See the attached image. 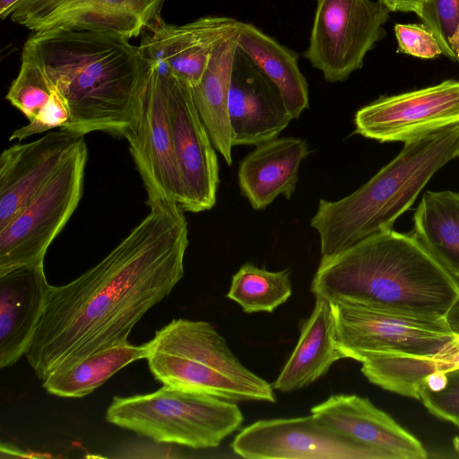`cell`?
Returning a JSON list of instances; mask_svg holds the SVG:
<instances>
[{"label":"cell","mask_w":459,"mask_h":459,"mask_svg":"<svg viewBox=\"0 0 459 459\" xmlns=\"http://www.w3.org/2000/svg\"><path fill=\"white\" fill-rule=\"evenodd\" d=\"M103 259L52 286L25 357L39 379L111 347L128 343L134 326L184 275L188 228L178 204L157 200Z\"/></svg>","instance_id":"cell-1"},{"label":"cell","mask_w":459,"mask_h":459,"mask_svg":"<svg viewBox=\"0 0 459 459\" xmlns=\"http://www.w3.org/2000/svg\"><path fill=\"white\" fill-rule=\"evenodd\" d=\"M29 39L68 102L71 118L61 130L125 139L134 133L152 68L131 39L112 30H53Z\"/></svg>","instance_id":"cell-2"},{"label":"cell","mask_w":459,"mask_h":459,"mask_svg":"<svg viewBox=\"0 0 459 459\" xmlns=\"http://www.w3.org/2000/svg\"><path fill=\"white\" fill-rule=\"evenodd\" d=\"M311 291L330 302L443 319L459 299V279L411 235L391 229L322 257Z\"/></svg>","instance_id":"cell-3"},{"label":"cell","mask_w":459,"mask_h":459,"mask_svg":"<svg viewBox=\"0 0 459 459\" xmlns=\"http://www.w3.org/2000/svg\"><path fill=\"white\" fill-rule=\"evenodd\" d=\"M459 157V125L407 141L400 153L367 183L337 200L320 199L310 221L322 257L391 230L432 176Z\"/></svg>","instance_id":"cell-4"},{"label":"cell","mask_w":459,"mask_h":459,"mask_svg":"<svg viewBox=\"0 0 459 459\" xmlns=\"http://www.w3.org/2000/svg\"><path fill=\"white\" fill-rule=\"evenodd\" d=\"M147 343L149 369L165 385L234 403L276 401L273 386L247 368L208 322L173 319Z\"/></svg>","instance_id":"cell-5"},{"label":"cell","mask_w":459,"mask_h":459,"mask_svg":"<svg viewBox=\"0 0 459 459\" xmlns=\"http://www.w3.org/2000/svg\"><path fill=\"white\" fill-rule=\"evenodd\" d=\"M105 419L154 442L195 449L220 446L244 420L234 402L165 385L149 394L113 397Z\"/></svg>","instance_id":"cell-6"},{"label":"cell","mask_w":459,"mask_h":459,"mask_svg":"<svg viewBox=\"0 0 459 459\" xmlns=\"http://www.w3.org/2000/svg\"><path fill=\"white\" fill-rule=\"evenodd\" d=\"M87 158L82 137L41 190L0 229V273L44 261L80 203Z\"/></svg>","instance_id":"cell-7"},{"label":"cell","mask_w":459,"mask_h":459,"mask_svg":"<svg viewBox=\"0 0 459 459\" xmlns=\"http://www.w3.org/2000/svg\"><path fill=\"white\" fill-rule=\"evenodd\" d=\"M331 304L336 344L345 359L362 362L379 354L430 355L455 335L446 318L411 316L350 301Z\"/></svg>","instance_id":"cell-8"},{"label":"cell","mask_w":459,"mask_h":459,"mask_svg":"<svg viewBox=\"0 0 459 459\" xmlns=\"http://www.w3.org/2000/svg\"><path fill=\"white\" fill-rule=\"evenodd\" d=\"M389 13L379 1L317 0L305 56L327 82L345 81L385 36Z\"/></svg>","instance_id":"cell-9"},{"label":"cell","mask_w":459,"mask_h":459,"mask_svg":"<svg viewBox=\"0 0 459 459\" xmlns=\"http://www.w3.org/2000/svg\"><path fill=\"white\" fill-rule=\"evenodd\" d=\"M248 459H388L382 452L354 441L315 415L257 420L231 443Z\"/></svg>","instance_id":"cell-10"},{"label":"cell","mask_w":459,"mask_h":459,"mask_svg":"<svg viewBox=\"0 0 459 459\" xmlns=\"http://www.w3.org/2000/svg\"><path fill=\"white\" fill-rule=\"evenodd\" d=\"M355 133L379 143L407 142L459 125V81L392 96L359 109Z\"/></svg>","instance_id":"cell-11"},{"label":"cell","mask_w":459,"mask_h":459,"mask_svg":"<svg viewBox=\"0 0 459 459\" xmlns=\"http://www.w3.org/2000/svg\"><path fill=\"white\" fill-rule=\"evenodd\" d=\"M150 63L141 120L126 141L147 194L146 204L165 200L180 206L184 190L169 115L166 76L155 63Z\"/></svg>","instance_id":"cell-12"},{"label":"cell","mask_w":459,"mask_h":459,"mask_svg":"<svg viewBox=\"0 0 459 459\" xmlns=\"http://www.w3.org/2000/svg\"><path fill=\"white\" fill-rule=\"evenodd\" d=\"M163 73L175 151L183 182L184 200L180 207L191 212L211 210L216 203L220 182L216 149L195 105L191 87L170 74Z\"/></svg>","instance_id":"cell-13"},{"label":"cell","mask_w":459,"mask_h":459,"mask_svg":"<svg viewBox=\"0 0 459 459\" xmlns=\"http://www.w3.org/2000/svg\"><path fill=\"white\" fill-rule=\"evenodd\" d=\"M165 0H20L10 18L34 33L53 30H112L138 37Z\"/></svg>","instance_id":"cell-14"},{"label":"cell","mask_w":459,"mask_h":459,"mask_svg":"<svg viewBox=\"0 0 459 459\" xmlns=\"http://www.w3.org/2000/svg\"><path fill=\"white\" fill-rule=\"evenodd\" d=\"M238 22L230 17L208 16L171 25L159 15L142 33L139 47L149 62L192 88L200 82L215 47Z\"/></svg>","instance_id":"cell-15"},{"label":"cell","mask_w":459,"mask_h":459,"mask_svg":"<svg viewBox=\"0 0 459 459\" xmlns=\"http://www.w3.org/2000/svg\"><path fill=\"white\" fill-rule=\"evenodd\" d=\"M232 145L278 137L292 117L277 86L237 47L228 99Z\"/></svg>","instance_id":"cell-16"},{"label":"cell","mask_w":459,"mask_h":459,"mask_svg":"<svg viewBox=\"0 0 459 459\" xmlns=\"http://www.w3.org/2000/svg\"><path fill=\"white\" fill-rule=\"evenodd\" d=\"M82 135L57 130L0 155V229L48 183Z\"/></svg>","instance_id":"cell-17"},{"label":"cell","mask_w":459,"mask_h":459,"mask_svg":"<svg viewBox=\"0 0 459 459\" xmlns=\"http://www.w3.org/2000/svg\"><path fill=\"white\" fill-rule=\"evenodd\" d=\"M52 285L44 261L0 273V368L15 364L25 352L45 311Z\"/></svg>","instance_id":"cell-18"},{"label":"cell","mask_w":459,"mask_h":459,"mask_svg":"<svg viewBox=\"0 0 459 459\" xmlns=\"http://www.w3.org/2000/svg\"><path fill=\"white\" fill-rule=\"evenodd\" d=\"M311 414L345 437L384 453L388 459H424L421 442L368 398L335 394L314 406Z\"/></svg>","instance_id":"cell-19"},{"label":"cell","mask_w":459,"mask_h":459,"mask_svg":"<svg viewBox=\"0 0 459 459\" xmlns=\"http://www.w3.org/2000/svg\"><path fill=\"white\" fill-rule=\"evenodd\" d=\"M311 152L306 140L276 137L255 145L239 163L241 194L255 210H264L280 195L290 199L301 161Z\"/></svg>","instance_id":"cell-20"},{"label":"cell","mask_w":459,"mask_h":459,"mask_svg":"<svg viewBox=\"0 0 459 459\" xmlns=\"http://www.w3.org/2000/svg\"><path fill=\"white\" fill-rule=\"evenodd\" d=\"M341 359L345 358L336 344L332 304L317 298L311 315L301 325L297 345L273 387L284 393L299 390L325 375Z\"/></svg>","instance_id":"cell-21"},{"label":"cell","mask_w":459,"mask_h":459,"mask_svg":"<svg viewBox=\"0 0 459 459\" xmlns=\"http://www.w3.org/2000/svg\"><path fill=\"white\" fill-rule=\"evenodd\" d=\"M238 25L219 42L200 82L191 88L195 105L212 144L229 165L232 163L233 145L228 116V99L238 47Z\"/></svg>","instance_id":"cell-22"},{"label":"cell","mask_w":459,"mask_h":459,"mask_svg":"<svg viewBox=\"0 0 459 459\" xmlns=\"http://www.w3.org/2000/svg\"><path fill=\"white\" fill-rule=\"evenodd\" d=\"M238 48L277 86L293 119L308 108V85L298 56L250 23L238 22Z\"/></svg>","instance_id":"cell-23"},{"label":"cell","mask_w":459,"mask_h":459,"mask_svg":"<svg viewBox=\"0 0 459 459\" xmlns=\"http://www.w3.org/2000/svg\"><path fill=\"white\" fill-rule=\"evenodd\" d=\"M412 221L411 235L459 279V193L426 191Z\"/></svg>","instance_id":"cell-24"},{"label":"cell","mask_w":459,"mask_h":459,"mask_svg":"<svg viewBox=\"0 0 459 459\" xmlns=\"http://www.w3.org/2000/svg\"><path fill=\"white\" fill-rule=\"evenodd\" d=\"M147 352L148 343L136 346L128 342L111 347L54 371L43 380L42 387L58 397L81 398L132 362L145 359Z\"/></svg>","instance_id":"cell-25"},{"label":"cell","mask_w":459,"mask_h":459,"mask_svg":"<svg viewBox=\"0 0 459 459\" xmlns=\"http://www.w3.org/2000/svg\"><path fill=\"white\" fill-rule=\"evenodd\" d=\"M290 276L289 270L270 272L247 263L232 276L226 297L246 313L273 312L291 295Z\"/></svg>","instance_id":"cell-26"},{"label":"cell","mask_w":459,"mask_h":459,"mask_svg":"<svg viewBox=\"0 0 459 459\" xmlns=\"http://www.w3.org/2000/svg\"><path fill=\"white\" fill-rule=\"evenodd\" d=\"M56 88L37 48L28 39L22 48L19 73L8 90L6 100L30 121Z\"/></svg>","instance_id":"cell-27"},{"label":"cell","mask_w":459,"mask_h":459,"mask_svg":"<svg viewBox=\"0 0 459 459\" xmlns=\"http://www.w3.org/2000/svg\"><path fill=\"white\" fill-rule=\"evenodd\" d=\"M419 400L435 417L459 421V368L429 377L419 389Z\"/></svg>","instance_id":"cell-28"},{"label":"cell","mask_w":459,"mask_h":459,"mask_svg":"<svg viewBox=\"0 0 459 459\" xmlns=\"http://www.w3.org/2000/svg\"><path fill=\"white\" fill-rule=\"evenodd\" d=\"M419 17L433 33L442 54L455 61L449 39L459 24V0H428Z\"/></svg>","instance_id":"cell-29"},{"label":"cell","mask_w":459,"mask_h":459,"mask_svg":"<svg viewBox=\"0 0 459 459\" xmlns=\"http://www.w3.org/2000/svg\"><path fill=\"white\" fill-rule=\"evenodd\" d=\"M57 86V85H56ZM71 118L68 102L58 87L29 124L15 129L10 141L24 140L34 134L62 128Z\"/></svg>","instance_id":"cell-30"},{"label":"cell","mask_w":459,"mask_h":459,"mask_svg":"<svg viewBox=\"0 0 459 459\" xmlns=\"http://www.w3.org/2000/svg\"><path fill=\"white\" fill-rule=\"evenodd\" d=\"M398 53L422 59H433L442 54L433 33L424 24L394 25Z\"/></svg>","instance_id":"cell-31"},{"label":"cell","mask_w":459,"mask_h":459,"mask_svg":"<svg viewBox=\"0 0 459 459\" xmlns=\"http://www.w3.org/2000/svg\"><path fill=\"white\" fill-rule=\"evenodd\" d=\"M390 12H412L420 15L422 6L428 0H378Z\"/></svg>","instance_id":"cell-32"},{"label":"cell","mask_w":459,"mask_h":459,"mask_svg":"<svg viewBox=\"0 0 459 459\" xmlns=\"http://www.w3.org/2000/svg\"><path fill=\"white\" fill-rule=\"evenodd\" d=\"M446 319L451 330L459 333V299L447 313Z\"/></svg>","instance_id":"cell-33"},{"label":"cell","mask_w":459,"mask_h":459,"mask_svg":"<svg viewBox=\"0 0 459 459\" xmlns=\"http://www.w3.org/2000/svg\"><path fill=\"white\" fill-rule=\"evenodd\" d=\"M19 1L20 0H0V16L3 19L9 17Z\"/></svg>","instance_id":"cell-34"},{"label":"cell","mask_w":459,"mask_h":459,"mask_svg":"<svg viewBox=\"0 0 459 459\" xmlns=\"http://www.w3.org/2000/svg\"><path fill=\"white\" fill-rule=\"evenodd\" d=\"M449 44L452 48V51L455 55V61L459 63V24L454 33V35L449 39Z\"/></svg>","instance_id":"cell-35"},{"label":"cell","mask_w":459,"mask_h":459,"mask_svg":"<svg viewBox=\"0 0 459 459\" xmlns=\"http://www.w3.org/2000/svg\"><path fill=\"white\" fill-rule=\"evenodd\" d=\"M459 429V421L455 424Z\"/></svg>","instance_id":"cell-36"}]
</instances>
